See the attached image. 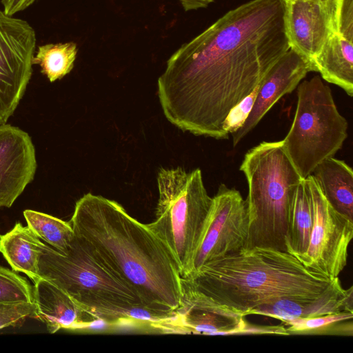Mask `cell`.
I'll return each mask as SVG.
<instances>
[{"mask_svg": "<svg viewBox=\"0 0 353 353\" xmlns=\"http://www.w3.org/2000/svg\"><path fill=\"white\" fill-rule=\"evenodd\" d=\"M285 0H251L229 10L168 59L157 81L166 119L216 139L231 111L289 49Z\"/></svg>", "mask_w": 353, "mask_h": 353, "instance_id": "6da1fadb", "label": "cell"}, {"mask_svg": "<svg viewBox=\"0 0 353 353\" xmlns=\"http://www.w3.org/2000/svg\"><path fill=\"white\" fill-rule=\"evenodd\" d=\"M74 235L127 284L143 306L172 319L183 307L181 277L161 241L115 201L92 193L75 204Z\"/></svg>", "mask_w": 353, "mask_h": 353, "instance_id": "7a4b0ae2", "label": "cell"}, {"mask_svg": "<svg viewBox=\"0 0 353 353\" xmlns=\"http://www.w3.org/2000/svg\"><path fill=\"white\" fill-rule=\"evenodd\" d=\"M341 284L307 269L288 252L254 247L204 263L181 277L183 298L211 301L245 316L282 298L315 297Z\"/></svg>", "mask_w": 353, "mask_h": 353, "instance_id": "3957f363", "label": "cell"}, {"mask_svg": "<svg viewBox=\"0 0 353 353\" xmlns=\"http://www.w3.org/2000/svg\"><path fill=\"white\" fill-rule=\"evenodd\" d=\"M38 267L40 278L61 290L94 319L135 325L137 310L145 308L134 292L75 235L65 254L41 241Z\"/></svg>", "mask_w": 353, "mask_h": 353, "instance_id": "277c9868", "label": "cell"}, {"mask_svg": "<svg viewBox=\"0 0 353 353\" xmlns=\"http://www.w3.org/2000/svg\"><path fill=\"white\" fill-rule=\"evenodd\" d=\"M239 170L248 185L245 249L258 247L286 252L288 212L303 179L287 154L283 140L263 141L249 150Z\"/></svg>", "mask_w": 353, "mask_h": 353, "instance_id": "5b68a950", "label": "cell"}, {"mask_svg": "<svg viewBox=\"0 0 353 353\" xmlns=\"http://www.w3.org/2000/svg\"><path fill=\"white\" fill-rule=\"evenodd\" d=\"M159 200L155 220L147 224L174 258L181 277L194 270L212 203L201 171L161 168L157 174Z\"/></svg>", "mask_w": 353, "mask_h": 353, "instance_id": "8992f818", "label": "cell"}, {"mask_svg": "<svg viewBox=\"0 0 353 353\" xmlns=\"http://www.w3.org/2000/svg\"><path fill=\"white\" fill-rule=\"evenodd\" d=\"M297 104L284 149L303 179L342 148L348 123L338 110L332 91L316 75L298 85Z\"/></svg>", "mask_w": 353, "mask_h": 353, "instance_id": "52a82bcc", "label": "cell"}, {"mask_svg": "<svg viewBox=\"0 0 353 353\" xmlns=\"http://www.w3.org/2000/svg\"><path fill=\"white\" fill-rule=\"evenodd\" d=\"M304 181L312 201L313 224L307 250L297 259L307 269L333 279L346 266L353 221L330 205L311 174Z\"/></svg>", "mask_w": 353, "mask_h": 353, "instance_id": "ba28073f", "label": "cell"}, {"mask_svg": "<svg viewBox=\"0 0 353 353\" xmlns=\"http://www.w3.org/2000/svg\"><path fill=\"white\" fill-rule=\"evenodd\" d=\"M36 34L25 20L0 10V125L13 114L32 74Z\"/></svg>", "mask_w": 353, "mask_h": 353, "instance_id": "9c48e42d", "label": "cell"}, {"mask_svg": "<svg viewBox=\"0 0 353 353\" xmlns=\"http://www.w3.org/2000/svg\"><path fill=\"white\" fill-rule=\"evenodd\" d=\"M248 225L246 201L239 191L221 184L212 197L207 228L195 257L193 272L208 261L245 249Z\"/></svg>", "mask_w": 353, "mask_h": 353, "instance_id": "30bf717a", "label": "cell"}, {"mask_svg": "<svg viewBox=\"0 0 353 353\" xmlns=\"http://www.w3.org/2000/svg\"><path fill=\"white\" fill-rule=\"evenodd\" d=\"M339 0H285L284 26L290 49L314 61L336 32Z\"/></svg>", "mask_w": 353, "mask_h": 353, "instance_id": "8fae6325", "label": "cell"}, {"mask_svg": "<svg viewBox=\"0 0 353 353\" xmlns=\"http://www.w3.org/2000/svg\"><path fill=\"white\" fill-rule=\"evenodd\" d=\"M35 148L30 135L18 127L0 125V208H10L33 181Z\"/></svg>", "mask_w": 353, "mask_h": 353, "instance_id": "7c38bea8", "label": "cell"}, {"mask_svg": "<svg viewBox=\"0 0 353 353\" xmlns=\"http://www.w3.org/2000/svg\"><path fill=\"white\" fill-rule=\"evenodd\" d=\"M311 71L310 64L291 49L280 57L258 84L252 109L242 125L232 133L233 146L256 127L280 98L292 92Z\"/></svg>", "mask_w": 353, "mask_h": 353, "instance_id": "4fadbf2b", "label": "cell"}, {"mask_svg": "<svg viewBox=\"0 0 353 353\" xmlns=\"http://www.w3.org/2000/svg\"><path fill=\"white\" fill-rule=\"evenodd\" d=\"M353 311V288L344 289L341 284L315 297L281 298L259 305L248 314L273 317L286 323L298 318H310Z\"/></svg>", "mask_w": 353, "mask_h": 353, "instance_id": "5bb4252c", "label": "cell"}, {"mask_svg": "<svg viewBox=\"0 0 353 353\" xmlns=\"http://www.w3.org/2000/svg\"><path fill=\"white\" fill-rule=\"evenodd\" d=\"M35 317L52 334L61 329L81 330L94 319L56 285L40 278L34 283Z\"/></svg>", "mask_w": 353, "mask_h": 353, "instance_id": "9a60e30c", "label": "cell"}, {"mask_svg": "<svg viewBox=\"0 0 353 353\" xmlns=\"http://www.w3.org/2000/svg\"><path fill=\"white\" fill-rule=\"evenodd\" d=\"M182 333L206 335H236L244 327V316L211 301L183 298L178 312Z\"/></svg>", "mask_w": 353, "mask_h": 353, "instance_id": "2e32d148", "label": "cell"}, {"mask_svg": "<svg viewBox=\"0 0 353 353\" xmlns=\"http://www.w3.org/2000/svg\"><path fill=\"white\" fill-rule=\"evenodd\" d=\"M317 185L330 205L353 221V172L344 161L330 157L313 170Z\"/></svg>", "mask_w": 353, "mask_h": 353, "instance_id": "e0dca14e", "label": "cell"}, {"mask_svg": "<svg viewBox=\"0 0 353 353\" xmlns=\"http://www.w3.org/2000/svg\"><path fill=\"white\" fill-rule=\"evenodd\" d=\"M353 39L339 32L327 41L314 61L315 72L353 96Z\"/></svg>", "mask_w": 353, "mask_h": 353, "instance_id": "ac0fdd59", "label": "cell"}, {"mask_svg": "<svg viewBox=\"0 0 353 353\" xmlns=\"http://www.w3.org/2000/svg\"><path fill=\"white\" fill-rule=\"evenodd\" d=\"M41 239L20 222L13 228L0 235V252L12 269L23 272L34 283L39 279V254Z\"/></svg>", "mask_w": 353, "mask_h": 353, "instance_id": "d6986e66", "label": "cell"}, {"mask_svg": "<svg viewBox=\"0 0 353 353\" xmlns=\"http://www.w3.org/2000/svg\"><path fill=\"white\" fill-rule=\"evenodd\" d=\"M313 224L312 201L304 181L299 183L290 205L285 235L286 252L296 259L307 250Z\"/></svg>", "mask_w": 353, "mask_h": 353, "instance_id": "ffe728a7", "label": "cell"}, {"mask_svg": "<svg viewBox=\"0 0 353 353\" xmlns=\"http://www.w3.org/2000/svg\"><path fill=\"white\" fill-rule=\"evenodd\" d=\"M23 216L28 228L40 239L61 254L68 252L74 236L70 221L32 210H24Z\"/></svg>", "mask_w": 353, "mask_h": 353, "instance_id": "44dd1931", "label": "cell"}, {"mask_svg": "<svg viewBox=\"0 0 353 353\" xmlns=\"http://www.w3.org/2000/svg\"><path fill=\"white\" fill-rule=\"evenodd\" d=\"M77 52V43L72 41L41 45L34 55L32 64L39 65L41 73L54 82L71 72Z\"/></svg>", "mask_w": 353, "mask_h": 353, "instance_id": "7402d4cb", "label": "cell"}, {"mask_svg": "<svg viewBox=\"0 0 353 353\" xmlns=\"http://www.w3.org/2000/svg\"><path fill=\"white\" fill-rule=\"evenodd\" d=\"M34 303V286L12 269L0 265V304Z\"/></svg>", "mask_w": 353, "mask_h": 353, "instance_id": "603a6c76", "label": "cell"}, {"mask_svg": "<svg viewBox=\"0 0 353 353\" xmlns=\"http://www.w3.org/2000/svg\"><path fill=\"white\" fill-rule=\"evenodd\" d=\"M353 319V311H342L333 314L310 317L298 318L286 323L288 327L286 330L290 334H316L325 331L334 330L336 325L351 321Z\"/></svg>", "mask_w": 353, "mask_h": 353, "instance_id": "cb8c5ba5", "label": "cell"}, {"mask_svg": "<svg viewBox=\"0 0 353 353\" xmlns=\"http://www.w3.org/2000/svg\"><path fill=\"white\" fill-rule=\"evenodd\" d=\"M34 303L0 304V330L8 327H20L29 317H35Z\"/></svg>", "mask_w": 353, "mask_h": 353, "instance_id": "d4e9b609", "label": "cell"}, {"mask_svg": "<svg viewBox=\"0 0 353 353\" xmlns=\"http://www.w3.org/2000/svg\"><path fill=\"white\" fill-rule=\"evenodd\" d=\"M280 334V335H289L286 328L283 326H262L254 325L245 323L243 329H241L238 334Z\"/></svg>", "mask_w": 353, "mask_h": 353, "instance_id": "484cf974", "label": "cell"}, {"mask_svg": "<svg viewBox=\"0 0 353 353\" xmlns=\"http://www.w3.org/2000/svg\"><path fill=\"white\" fill-rule=\"evenodd\" d=\"M37 0H1L3 12L8 15L26 10Z\"/></svg>", "mask_w": 353, "mask_h": 353, "instance_id": "4316f807", "label": "cell"}, {"mask_svg": "<svg viewBox=\"0 0 353 353\" xmlns=\"http://www.w3.org/2000/svg\"><path fill=\"white\" fill-rule=\"evenodd\" d=\"M185 12L205 8L214 0H179Z\"/></svg>", "mask_w": 353, "mask_h": 353, "instance_id": "83f0119b", "label": "cell"}]
</instances>
